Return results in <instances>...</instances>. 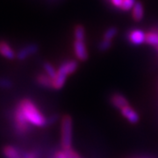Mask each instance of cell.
Wrapping results in <instances>:
<instances>
[{
	"instance_id": "6da1fadb",
	"label": "cell",
	"mask_w": 158,
	"mask_h": 158,
	"mask_svg": "<svg viewBox=\"0 0 158 158\" xmlns=\"http://www.w3.org/2000/svg\"><path fill=\"white\" fill-rule=\"evenodd\" d=\"M18 106L21 110L24 117L30 125L38 127L48 126V118L40 112V110L32 99L23 98L22 100L19 102Z\"/></svg>"
},
{
	"instance_id": "7a4b0ae2",
	"label": "cell",
	"mask_w": 158,
	"mask_h": 158,
	"mask_svg": "<svg viewBox=\"0 0 158 158\" xmlns=\"http://www.w3.org/2000/svg\"><path fill=\"white\" fill-rule=\"evenodd\" d=\"M73 120L71 116L63 115L61 119V146L63 151L72 149Z\"/></svg>"
},
{
	"instance_id": "3957f363",
	"label": "cell",
	"mask_w": 158,
	"mask_h": 158,
	"mask_svg": "<svg viewBox=\"0 0 158 158\" xmlns=\"http://www.w3.org/2000/svg\"><path fill=\"white\" fill-rule=\"evenodd\" d=\"M13 127L19 135H26L30 132V124L18 106L13 111Z\"/></svg>"
},
{
	"instance_id": "277c9868",
	"label": "cell",
	"mask_w": 158,
	"mask_h": 158,
	"mask_svg": "<svg viewBox=\"0 0 158 158\" xmlns=\"http://www.w3.org/2000/svg\"><path fill=\"white\" fill-rule=\"evenodd\" d=\"M125 38L131 45L140 46L145 42L146 34L141 29L133 28L126 33Z\"/></svg>"
},
{
	"instance_id": "5b68a950",
	"label": "cell",
	"mask_w": 158,
	"mask_h": 158,
	"mask_svg": "<svg viewBox=\"0 0 158 158\" xmlns=\"http://www.w3.org/2000/svg\"><path fill=\"white\" fill-rule=\"evenodd\" d=\"M39 51V46L36 43H30L28 45L23 47L22 48H20L16 54V58L19 61H24L29 56H33L34 54H36Z\"/></svg>"
},
{
	"instance_id": "8992f818",
	"label": "cell",
	"mask_w": 158,
	"mask_h": 158,
	"mask_svg": "<svg viewBox=\"0 0 158 158\" xmlns=\"http://www.w3.org/2000/svg\"><path fill=\"white\" fill-rule=\"evenodd\" d=\"M109 102L113 108L118 110H120L129 105L127 98L120 92H113V94H111L109 97Z\"/></svg>"
},
{
	"instance_id": "52a82bcc",
	"label": "cell",
	"mask_w": 158,
	"mask_h": 158,
	"mask_svg": "<svg viewBox=\"0 0 158 158\" xmlns=\"http://www.w3.org/2000/svg\"><path fill=\"white\" fill-rule=\"evenodd\" d=\"M119 111H120L121 115L131 124H137L139 122V120H140L139 113H137L130 105L120 109Z\"/></svg>"
},
{
	"instance_id": "ba28073f",
	"label": "cell",
	"mask_w": 158,
	"mask_h": 158,
	"mask_svg": "<svg viewBox=\"0 0 158 158\" xmlns=\"http://www.w3.org/2000/svg\"><path fill=\"white\" fill-rule=\"evenodd\" d=\"M74 51L77 58L81 62H85L89 58V54L86 48L85 41L75 40L74 42Z\"/></svg>"
},
{
	"instance_id": "9c48e42d",
	"label": "cell",
	"mask_w": 158,
	"mask_h": 158,
	"mask_svg": "<svg viewBox=\"0 0 158 158\" xmlns=\"http://www.w3.org/2000/svg\"><path fill=\"white\" fill-rule=\"evenodd\" d=\"M77 68H78V62L76 60H70L62 62L57 69V72L68 77L69 75L73 74L77 69Z\"/></svg>"
},
{
	"instance_id": "30bf717a",
	"label": "cell",
	"mask_w": 158,
	"mask_h": 158,
	"mask_svg": "<svg viewBox=\"0 0 158 158\" xmlns=\"http://www.w3.org/2000/svg\"><path fill=\"white\" fill-rule=\"evenodd\" d=\"M16 52L12 49L9 43L5 40H0V55L9 60H13L16 58Z\"/></svg>"
},
{
	"instance_id": "8fae6325",
	"label": "cell",
	"mask_w": 158,
	"mask_h": 158,
	"mask_svg": "<svg viewBox=\"0 0 158 158\" xmlns=\"http://www.w3.org/2000/svg\"><path fill=\"white\" fill-rule=\"evenodd\" d=\"M144 16V9L143 6L140 1H136L135 5L134 6L132 9V17L133 19L136 22H140L141 19H143Z\"/></svg>"
},
{
	"instance_id": "7c38bea8",
	"label": "cell",
	"mask_w": 158,
	"mask_h": 158,
	"mask_svg": "<svg viewBox=\"0 0 158 158\" xmlns=\"http://www.w3.org/2000/svg\"><path fill=\"white\" fill-rule=\"evenodd\" d=\"M3 155L6 158H23L21 153L13 146L7 145L3 148Z\"/></svg>"
},
{
	"instance_id": "4fadbf2b",
	"label": "cell",
	"mask_w": 158,
	"mask_h": 158,
	"mask_svg": "<svg viewBox=\"0 0 158 158\" xmlns=\"http://www.w3.org/2000/svg\"><path fill=\"white\" fill-rule=\"evenodd\" d=\"M36 82L40 86L48 88V89H53V79L48 77L47 74H39L36 77Z\"/></svg>"
},
{
	"instance_id": "5bb4252c",
	"label": "cell",
	"mask_w": 158,
	"mask_h": 158,
	"mask_svg": "<svg viewBox=\"0 0 158 158\" xmlns=\"http://www.w3.org/2000/svg\"><path fill=\"white\" fill-rule=\"evenodd\" d=\"M66 79H67V76L57 72L56 77L53 78V89L57 90L62 89L63 85H65Z\"/></svg>"
},
{
	"instance_id": "9a60e30c",
	"label": "cell",
	"mask_w": 158,
	"mask_h": 158,
	"mask_svg": "<svg viewBox=\"0 0 158 158\" xmlns=\"http://www.w3.org/2000/svg\"><path fill=\"white\" fill-rule=\"evenodd\" d=\"M145 43L148 45H150L154 48H158V33L148 31L146 34L145 38Z\"/></svg>"
},
{
	"instance_id": "2e32d148",
	"label": "cell",
	"mask_w": 158,
	"mask_h": 158,
	"mask_svg": "<svg viewBox=\"0 0 158 158\" xmlns=\"http://www.w3.org/2000/svg\"><path fill=\"white\" fill-rule=\"evenodd\" d=\"M74 37L76 40L85 41V29L82 25H77L74 29Z\"/></svg>"
},
{
	"instance_id": "e0dca14e",
	"label": "cell",
	"mask_w": 158,
	"mask_h": 158,
	"mask_svg": "<svg viewBox=\"0 0 158 158\" xmlns=\"http://www.w3.org/2000/svg\"><path fill=\"white\" fill-rule=\"evenodd\" d=\"M43 69H44L45 73L47 74L48 77H50L51 78L53 79L56 77V76L57 74V70L55 69V67L51 64L50 62H44V63H43Z\"/></svg>"
},
{
	"instance_id": "ac0fdd59",
	"label": "cell",
	"mask_w": 158,
	"mask_h": 158,
	"mask_svg": "<svg viewBox=\"0 0 158 158\" xmlns=\"http://www.w3.org/2000/svg\"><path fill=\"white\" fill-rule=\"evenodd\" d=\"M118 34V28L115 27H110L107 28L103 34V39L108 40H113V39Z\"/></svg>"
},
{
	"instance_id": "d6986e66",
	"label": "cell",
	"mask_w": 158,
	"mask_h": 158,
	"mask_svg": "<svg viewBox=\"0 0 158 158\" xmlns=\"http://www.w3.org/2000/svg\"><path fill=\"white\" fill-rule=\"evenodd\" d=\"M113 46V43H112V40H101L98 44L97 46L98 48V50L99 52H106V51L109 50Z\"/></svg>"
},
{
	"instance_id": "ffe728a7",
	"label": "cell",
	"mask_w": 158,
	"mask_h": 158,
	"mask_svg": "<svg viewBox=\"0 0 158 158\" xmlns=\"http://www.w3.org/2000/svg\"><path fill=\"white\" fill-rule=\"evenodd\" d=\"M136 0H123V4L120 7V11H127L130 9H133L134 6L135 5Z\"/></svg>"
},
{
	"instance_id": "44dd1931",
	"label": "cell",
	"mask_w": 158,
	"mask_h": 158,
	"mask_svg": "<svg viewBox=\"0 0 158 158\" xmlns=\"http://www.w3.org/2000/svg\"><path fill=\"white\" fill-rule=\"evenodd\" d=\"M12 86V83L9 79L6 78H0V88L4 89H9Z\"/></svg>"
},
{
	"instance_id": "7402d4cb",
	"label": "cell",
	"mask_w": 158,
	"mask_h": 158,
	"mask_svg": "<svg viewBox=\"0 0 158 158\" xmlns=\"http://www.w3.org/2000/svg\"><path fill=\"white\" fill-rule=\"evenodd\" d=\"M66 155H67V157L68 158H83L78 153L77 151H75L73 148L72 149H69L68 151H65Z\"/></svg>"
},
{
	"instance_id": "603a6c76",
	"label": "cell",
	"mask_w": 158,
	"mask_h": 158,
	"mask_svg": "<svg viewBox=\"0 0 158 158\" xmlns=\"http://www.w3.org/2000/svg\"><path fill=\"white\" fill-rule=\"evenodd\" d=\"M109 2L111 3V5L113 7L117 8L118 10H120V7L122 6V4H123V0H109Z\"/></svg>"
},
{
	"instance_id": "cb8c5ba5",
	"label": "cell",
	"mask_w": 158,
	"mask_h": 158,
	"mask_svg": "<svg viewBox=\"0 0 158 158\" xmlns=\"http://www.w3.org/2000/svg\"><path fill=\"white\" fill-rule=\"evenodd\" d=\"M23 158H39V155L37 152H27L23 155Z\"/></svg>"
},
{
	"instance_id": "d4e9b609",
	"label": "cell",
	"mask_w": 158,
	"mask_h": 158,
	"mask_svg": "<svg viewBox=\"0 0 158 158\" xmlns=\"http://www.w3.org/2000/svg\"><path fill=\"white\" fill-rule=\"evenodd\" d=\"M55 158H68L67 157V155L65 151L63 150H58L55 153V156H54Z\"/></svg>"
},
{
	"instance_id": "484cf974",
	"label": "cell",
	"mask_w": 158,
	"mask_h": 158,
	"mask_svg": "<svg viewBox=\"0 0 158 158\" xmlns=\"http://www.w3.org/2000/svg\"><path fill=\"white\" fill-rule=\"evenodd\" d=\"M156 51H157V53H158V48H156Z\"/></svg>"
},
{
	"instance_id": "4316f807",
	"label": "cell",
	"mask_w": 158,
	"mask_h": 158,
	"mask_svg": "<svg viewBox=\"0 0 158 158\" xmlns=\"http://www.w3.org/2000/svg\"><path fill=\"white\" fill-rule=\"evenodd\" d=\"M107 1H108V2H109V0H107Z\"/></svg>"
},
{
	"instance_id": "83f0119b",
	"label": "cell",
	"mask_w": 158,
	"mask_h": 158,
	"mask_svg": "<svg viewBox=\"0 0 158 158\" xmlns=\"http://www.w3.org/2000/svg\"><path fill=\"white\" fill-rule=\"evenodd\" d=\"M53 158H55V157H53Z\"/></svg>"
}]
</instances>
